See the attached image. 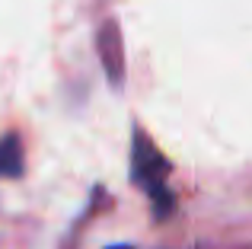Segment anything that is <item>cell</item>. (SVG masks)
Here are the masks:
<instances>
[{
  "label": "cell",
  "instance_id": "4",
  "mask_svg": "<svg viewBox=\"0 0 252 249\" xmlns=\"http://www.w3.org/2000/svg\"><path fill=\"white\" fill-rule=\"evenodd\" d=\"M109 249H134L131 243H118V246H109Z\"/></svg>",
  "mask_w": 252,
  "mask_h": 249
},
{
  "label": "cell",
  "instance_id": "3",
  "mask_svg": "<svg viewBox=\"0 0 252 249\" xmlns=\"http://www.w3.org/2000/svg\"><path fill=\"white\" fill-rule=\"evenodd\" d=\"M23 169V141L16 134L0 137V179H19Z\"/></svg>",
  "mask_w": 252,
  "mask_h": 249
},
{
  "label": "cell",
  "instance_id": "2",
  "mask_svg": "<svg viewBox=\"0 0 252 249\" xmlns=\"http://www.w3.org/2000/svg\"><path fill=\"white\" fill-rule=\"evenodd\" d=\"M96 48H99V61L105 67L112 87H118L125 77V45H122V32H118L115 19H105L96 32Z\"/></svg>",
  "mask_w": 252,
  "mask_h": 249
},
{
  "label": "cell",
  "instance_id": "1",
  "mask_svg": "<svg viewBox=\"0 0 252 249\" xmlns=\"http://www.w3.org/2000/svg\"><path fill=\"white\" fill-rule=\"evenodd\" d=\"M169 160L157 150V144L150 141L147 134H144L141 128H134V144H131V179L137 182V186L144 188V192L154 198V211L157 218H166L172 211V195H169Z\"/></svg>",
  "mask_w": 252,
  "mask_h": 249
}]
</instances>
